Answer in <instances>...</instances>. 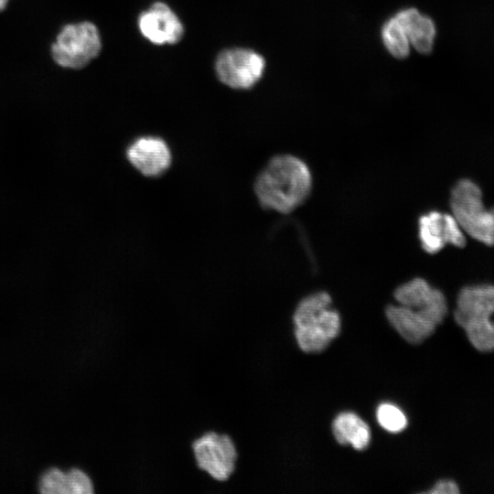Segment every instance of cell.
I'll list each match as a JSON object with an SVG mask.
<instances>
[{
  "instance_id": "cell-1",
  "label": "cell",
  "mask_w": 494,
  "mask_h": 494,
  "mask_svg": "<svg viewBox=\"0 0 494 494\" xmlns=\"http://www.w3.org/2000/svg\"><path fill=\"white\" fill-rule=\"evenodd\" d=\"M312 185L306 163L293 155L281 154L273 156L259 172L253 188L262 208L287 214L307 199Z\"/></svg>"
},
{
  "instance_id": "cell-2",
  "label": "cell",
  "mask_w": 494,
  "mask_h": 494,
  "mask_svg": "<svg viewBox=\"0 0 494 494\" xmlns=\"http://www.w3.org/2000/svg\"><path fill=\"white\" fill-rule=\"evenodd\" d=\"M331 304V296L325 291L311 294L298 303L293 321L296 342L303 351L321 352L339 334L340 317Z\"/></svg>"
},
{
  "instance_id": "cell-3",
  "label": "cell",
  "mask_w": 494,
  "mask_h": 494,
  "mask_svg": "<svg viewBox=\"0 0 494 494\" xmlns=\"http://www.w3.org/2000/svg\"><path fill=\"white\" fill-rule=\"evenodd\" d=\"M494 285H474L463 287L457 295L454 317L478 351H494Z\"/></svg>"
},
{
  "instance_id": "cell-4",
  "label": "cell",
  "mask_w": 494,
  "mask_h": 494,
  "mask_svg": "<svg viewBox=\"0 0 494 494\" xmlns=\"http://www.w3.org/2000/svg\"><path fill=\"white\" fill-rule=\"evenodd\" d=\"M451 213L464 232L486 245H494V207L488 209L479 187L470 179H461L450 193Z\"/></svg>"
},
{
  "instance_id": "cell-5",
  "label": "cell",
  "mask_w": 494,
  "mask_h": 494,
  "mask_svg": "<svg viewBox=\"0 0 494 494\" xmlns=\"http://www.w3.org/2000/svg\"><path fill=\"white\" fill-rule=\"evenodd\" d=\"M197 467L217 482L227 481L236 470L239 452L227 433L207 430L190 444Z\"/></svg>"
},
{
  "instance_id": "cell-6",
  "label": "cell",
  "mask_w": 494,
  "mask_h": 494,
  "mask_svg": "<svg viewBox=\"0 0 494 494\" xmlns=\"http://www.w3.org/2000/svg\"><path fill=\"white\" fill-rule=\"evenodd\" d=\"M102 49L97 27L88 21L63 27L51 47L52 58L63 68L81 69L94 59Z\"/></svg>"
},
{
  "instance_id": "cell-7",
  "label": "cell",
  "mask_w": 494,
  "mask_h": 494,
  "mask_svg": "<svg viewBox=\"0 0 494 494\" xmlns=\"http://www.w3.org/2000/svg\"><path fill=\"white\" fill-rule=\"evenodd\" d=\"M265 60L254 50L232 48L221 51L215 61L219 80L228 87L247 90L262 78Z\"/></svg>"
},
{
  "instance_id": "cell-8",
  "label": "cell",
  "mask_w": 494,
  "mask_h": 494,
  "mask_svg": "<svg viewBox=\"0 0 494 494\" xmlns=\"http://www.w3.org/2000/svg\"><path fill=\"white\" fill-rule=\"evenodd\" d=\"M393 295L397 304L420 313L436 327L446 316L447 303L444 294L423 278L403 283L395 289Z\"/></svg>"
},
{
  "instance_id": "cell-9",
  "label": "cell",
  "mask_w": 494,
  "mask_h": 494,
  "mask_svg": "<svg viewBox=\"0 0 494 494\" xmlns=\"http://www.w3.org/2000/svg\"><path fill=\"white\" fill-rule=\"evenodd\" d=\"M418 237L423 250L436 253L446 245L458 248L466 245V233L452 213L432 210L418 220Z\"/></svg>"
},
{
  "instance_id": "cell-10",
  "label": "cell",
  "mask_w": 494,
  "mask_h": 494,
  "mask_svg": "<svg viewBox=\"0 0 494 494\" xmlns=\"http://www.w3.org/2000/svg\"><path fill=\"white\" fill-rule=\"evenodd\" d=\"M129 163L143 176L156 177L169 168L172 154L167 143L156 135H144L134 139L126 148Z\"/></svg>"
},
{
  "instance_id": "cell-11",
  "label": "cell",
  "mask_w": 494,
  "mask_h": 494,
  "mask_svg": "<svg viewBox=\"0 0 494 494\" xmlns=\"http://www.w3.org/2000/svg\"><path fill=\"white\" fill-rule=\"evenodd\" d=\"M138 28L145 38L156 45L176 44L184 34L182 22L163 2L154 3L139 15Z\"/></svg>"
},
{
  "instance_id": "cell-12",
  "label": "cell",
  "mask_w": 494,
  "mask_h": 494,
  "mask_svg": "<svg viewBox=\"0 0 494 494\" xmlns=\"http://www.w3.org/2000/svg\"><path fill=\"white\" fill-rule=\"evenodd\" d=\"M389 323L411 344H420L429 338L436 326L420 313L401 306L390 305L385 310Z\"/></svg>"
},
{
  "instance_id": "cell-13",
  "label": "cell",
  "mask_w": 494,
  "mask_h": 494,
  "mask_svg": "<svg viewBox=\"0 0 494 494\" xmlns=\"http://www.w3.org/2000/svg\"><path fill=\"white\" fill-rule=\"evenodd\" d=\"M39 489L45 494H92L94 484L88 474L79 468L68 472L51 468L43 474Z\"/></svg>"
},
{
  "instance_id": "cell-14",
  "label": "cell",
  "mask_w": 494,
  "mask_h": 494,
  "mask_svg": "<svg viewBox=\"0 0 494 494\" xmlns=\"http://www.w3.org/2000/svg\"><path fill=\"white\" fill-rule=\"evenodd\" d=\"M394 16L403 26L411 48L422 54L430 53L435 37L434 21L415 8L403 9Z\"/></svg>"
},
{
  "instance_id": "cell-15",
  "label": "cell",
  "mask_w": 494,
  "mask_h": 494,
  "mask_svg": "<svg viewBox=\"0 0 494 494\" xmlns=\"http://www.w3.org/2000/svg\"><path fill=\"white\" fill-rule=\"evenodd\" d=\"M335 439L340 445H351L355 449L366 448L370 441L369 425L356 413L344 412L339 413L332 424Z\"/></svg>"
},
{
  "instance_id": "cell-16",
  "label": "cell",
  "mask_w": 494,
  "mask_h": 494,
  "mask_svg": "<svg viewBox=\"0 0 494 494\" xmlns=\"http://www.w3.org/2000/svg\"><path fill=\"white\" fill-rule=\"evenodd\" d=\"M381 39L387 50L397 59L406 58L411 45L405 31L395 16L389 18L381 28Z\"/></svg>"
},
{
  "instance_id": "cell-17",
  "label": "cell",
  "mask_w": 494,
  "mask_h": 494,
  "mask_svg": "<svg viewBox=\"0 0 494 494\" xmlns=\"http://www.w3.org/2000/svg\"><path fill=\"white\" fill-rule=\"evenodd\" d=\"M376 417L379 424L391 433H398L407 425L404 413L392 403H381L377 408Z\"/></svg>"
},
{
  "instance_id": "cell-18",
  "label": "cell",
  "mask_w": 494,
  "mask_h": 494,
  "mask_svg": "<svg viewBox=\"0 0 494 494\" xmlns=\"http://www.w3.org/2000/svg\"><path fill=\"white\" fill-rule=\"evenodd\" d=\"M429 494H456L459 493L457 484L451 479L438 480L432 489L425 491Z\"/></svg>"
},
{
  "instance_id": "cell-19",
  "label": "cell",
  "mask_w": 494,
  "mask_h": 494,
  "mask_svg": "<svg viewBox=\"0 0 494 494\" xmlns=\"http://www.w3.org/2000/svg\"><path fill=\"white\" fill-rule=\"evenodd\" d=\"M9 0H0V11L5 9Z\"/></svg>"
}]
</instances>
